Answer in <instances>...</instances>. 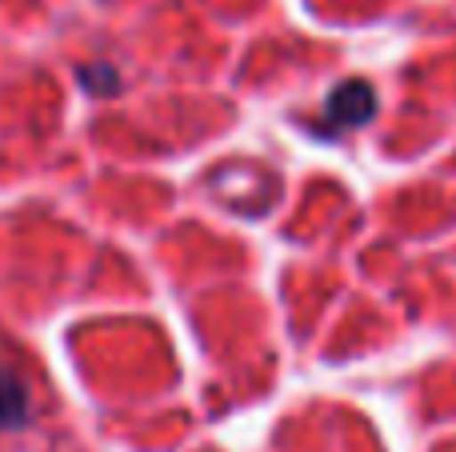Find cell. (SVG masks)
I'll return each mask as SVG.
<instances>
[{
    "mask_svg": "<svg viewBox=\"0 0 456 452\" xmlns=\"http://www.w3.org/2000/svg\"><path fill=\"white\" fill-rule=\"evenodd\" d=\"M77 77L93 96H117V88H120V77L112 64H85Z\"/></svg>",
    "mask_w": 456,
    "mask_h": 452,
    "instance_id": "cell-3",
    "label": "cell"
},
{
    "mask_svg": "<svg viewBox=\"0 0 456 452\" xmlns=\"http://www.w3.org/2000/svg\"><path fill=\"white\" fill-rule=\"evenodd\" d=\"M372 117H377V88L369 80H340L329 93V101H324V120H329L332 133L361 128Z\"/></svg>",
    "mask_w": 456,
    "mask_h": 452,
    "instance_id": "cell-1",
    "label": "cell"
},
{
    "mask_svg": "<svg viewBox=\"0 0 456 452\" xmlns=\"http://www.w3.org/2000/svg\"><path fill=\"white\" fill-rule=\"evenodd\" d=\"M28 424V389L12 368H0V432H16Z\"/></svg>",
    "mask_w": 456,
    "mask_h": 452,
    "instance_id": "cell-2",
    "label": "cell"
}]
</instances>
